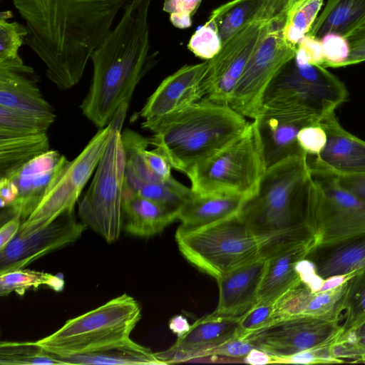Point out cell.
Masks as SVG:
<instances>
[{"label": "cell", "mask_w": 365, "mask_h": 365, "mask_svg": "<svg viewBox=\"0 0 365 365\" xmlns=\"http://www.w3.org/2000/svg\"><path fill=\"white\" fill-rule=\"evenodd\" d=\"M329 174L333 175L341 187L365 202V173Z\"/></svg>", "instance_id": "cell-49"}, {"label": "cell", "mask_w": 365, "mask_h": 365, "mask_svg": "<svg viewBox=\"0 0 365 365\" xmlns=\"http://www.w3.org/2000/svg\"><path fill=\"white\" fill-rule=\"evenodd\" d=\"M150 2L130 0L119 22L91 56L93 76L80 108L99 129L121 107H128L137 85L157 62V53L150 52Z\"/></svg>", "instance_id": "cell-2"}, {"label": "cell", "mask_w": 365, "mask_h": 365, "mask_svg": "<svg viewBox=\"0 0 365 365\" xmlns=\"http://www.w3.org/2000/svg\"><path fill=\"white\" fill-rule=\"evenodd\" d=\"M28 34L26 26L0 18V61L19 57V48L25 43Z\"/></svg>", "instance_id": "cell-39"}, {"label": "cell", "mask_w": 365, "mask_h": 365, "mask_svg": "<svg viewBox=\"0 0 365 365\" xmlns=\"http://www.w3.org/2000/svg\"><path fill=\"white\" fill-rule=\"evenodd\" d=\"M21 223L22 221L19 217L13 216L1 226L0 229V251L3 250L15 237Z\"/></svg>", "instance_id": "cell-50"}, {"label": "cell", "mask_w": 365, "mask_h": 365, "mask_svg": "<svg viewBox=\"0 0 365 365\" xmlns=\"http://www.w3.org/2000/svg\"><path fill=\"white\" fill-rule=\"evenodd\" d=\"M253 120L238 137L194 167L186 175L197 195H254L266 171Z\"/></svg>", "instance_id": "cell-5"}, {"label": "cell", "mask_w": 365, "mask_h": 365, "mask_svg": "<svg viewBox=\"0 0 365 365\" xmlns=\"http://www.w3.org/2000/svg\"><path fill=\"white\" fill-rule=\"evenodd\" d=\"M12 17V12L11 11H1L0 18L8 19Z\"/></svg>", "instance_id": "cell-54"}, {"label": "cell", "mask_w": 365, "mask_h": 365, "mask_svg": "<svg viewBox=\"0 0 365 365\" xmlns=\"http://www.w3.org/2000/svg\"><path fill=\"white\" fill-rule=\"evenodd\" d=\"M365 20V0H328L308 34L321 38L327 33L347 37Z\"/></svg>", "instance_id": "cell-30"}, {"label": "cell", "mask_w": 365, "mask_h": 365, "mask_svg": "<svg viewBox=\"0 0 365 365\" xmlns=\"http://www.w3.org/2000/svg\"><path fill=\"white\" fill-rule=\"evenodd\" d=\"M147 148H143L142 156L148 170L161 182L172 179L173 167L165 155L156 148L152 150Z\"/></svg>", "instance_id": "cell-47"}, {"label": "cell", "mask_w": 365, "mask_h": 365, "mask_svg": "<svg viewBox=\"0 0 365 365\" xmlns=\"http://www.w3.org/2000/svg\"><path fill=\"white\" fill-rule=\"evenodd\" d=\"M324 0H295L289 9L284 35L290 43L297 46L312 29Z\"/></svg>", "instance_id": "cell-36"}, {"label": "cell", "mask_w": 365, "mask_h": 365, "mask_svg": "<svg viewBox=\"0 0 365 365\" xmlns=\"http://www.w3.org/2000/svg\"><path fill=\"white\" fill-rule=\"evenodd\" d=\"M272 356L266 352L253 348L248 354L244 357V361L252 365L271 364Z\"/></svg>", "instance_id": "cell-53"}, {"label": "cell", "mask_w": 365, "mask_h": 365, "mask_svg": "<svg viewBox=\"0 0 365 365\" xmlns=\"http://www.w3.org/2000/svg\"><path fill=\"white\" fill-rule=\"evenodd\" d=\"M253 348V345L247 338L237 336L219 346L201 351L198 354V358L207 356L244 358Z\"/></svg>", "instance_id": "cell-46"}, {"label": "cell", "mask_w": 365, "mask_h": 365, "mask_svg": "<svg viewBox=\"0 0 365 365\" xmlns=\"http://www.w3.org/2000/svg\"><path fill=\"white\" fill-rule=\"evenodd\" d=\"M307 258L324 279L348 277L365 267V236L336 245L318 247Z\"/></svg>", "instance_id": "cell-28"}, {"label": "cell", "mask_w": 365, "mask_h": 365, "mask_svg": "<svg viewBox=\"0 0 365 365\" xmlns=\"http://www.w3.org/2000/svg\"><path fill=\"white\" fill-rule=\"evenodd\" d=\"M346 284L342 333L365 321V267L348 276Z\"/></svg>", "instance_id": "cell-37"}, {"label": "cell", "mask_w": 365, "mask_h": 365, "mask_svg": "<svg viewBox=\"0 0 365 365\" xmlns=\"http://www.w3.org/2000/svg\"><path fill=\"white\" fill-rule=\"evenodd\" d=\"M295 0H232L209 16L217 26L222 45L243 26L289 9Z\"/></svg>", "instance_id": "cell-27"}, {"label": "cell", "mask_w": 365, "mask_h": 365, "mask_svg": "<svg viewBox=\"0 0 365 365\" xmlns=\"http://www.w3.org/2000/svg\"><path fill=\"white\" fill-rule=\"evenodd\" d=\"M317 247L312 238L292 246L267 259L258 293V302H274L302 282L300 262Z\"/></svg>", "instance_id": "cell-24"}, {"label": "cell", "mask_w": 365, "mask_h": 365, "mask_svg": "<svg viewBox=\"0 0 365 365\" xmlns=\"http://www.w3.org/2000/svg\"><path fill=\"white\" fill-rule=\"evenodd\" d=\"M222 47L217 26L210 19L194 33L187 44L190 51L206 61L216 56Z\"/></svg>", "instance_id": "cell-38"}, {"label": "cell", "mask_w": 365, "mask_h": 365, "mask_svg": "<svg viewBox=\"0 0 365 365\" xmlns=\"http://www.w3.org/2000/svg\"><path fill=\"white\" fill-rule=\"evenodd\" d=\"M49 150L47 133L0 138V177Z\"/></svg>", "instance_id": "cell-31"}, {"label": "cell", "mask_w": 365, "mask_h": 365, "mask_svg": "<svg viewBox=\"0 0 365 365\" xmlns=\"http://www.w3.org/2000/svg\"><path fill=\"white\" fill-rule=\"evenodd\" d=\"M111 132L109 123L99 129L83 150L68 161L34 212L21 223L19 234L28 235L45 228L61 215L74 211L84 187L96 170Z\"/></svg>", "instance_id": "cell-12"}, {"label": "cell", "mask_w": 365, "mask_h": 365, "mask_svg": "<svg viewBox=\"0 0 365 365\" xmlns=\"http://www.w3.org/2000/svg\"><path fill=\"white\" fill-rule=\"evenodd\" d=\"M248 123L230 105L203 98L181 110L145 120L142 127L153 133L150 145L165 155L173 168L187 175L242 134Z\"/></svg>", "instance_id": "cell-4"}, {"label": "cell", "mask_w": 365, "mask_h": 365, "mask_svg": "<svg viewBox=\"0 0 365 365\" xmlns=\"http://www.w3.org/2000/svg\"><path fill=\"white\" fill-rule=\"evenodd\" d=\"M314 181L311 225L318 247L365 236V202L325 172L311 169Z\"/></svg>", "instance_id": "cell-10"}, {"label": "cell", "mask_w": 365, "mask_h": 365, "mask_svg": "<svg viewBox=\"0 0 365 365\" xmlns=\"http://www.w3.org/2000/svg\"><path fill=\"white\" fill-rule=\"evenodd\" d=\"M346 286L344 282L331 288L316 290L301 282L274 302L273 323L293 317L339 320L344 310Z\"/></svg>", "instance_id": "cell-22"}, {"label": "cell", "mask_w": 365, "mask_h": 365, "mask_svg": "<svg viewBox=\"0 0 365 365\" xmlns=\"http://www.w3.org/2000/svg\"><path fill=\"white\" fill-rule=\"evenodd\" d=\"M324 68L343 67L349 57L351 48L346 37L335 34L327 33L321 38Z\"/></svg>", "instance_id": "cell-40"}, {"label": "cell", "mask_w": 365, "mask_h": 365, "mask_svg": "<svg viewBox=\"0 0 365 365\" xmlns=\"http://www.w3.org/2000/svg\"><path fill=\"white\" fill-rule=\"evenodd\" d=\"M339 322L315 317L288 318L244 337L254 348L272 356L283 357L334 343L343 332Z\"/></svg>", "instance_id": "cell-14"}, {"label": "cell", "mask_w": 365, "mask_h": 365, "mask_svg": "<svg viewBox=\"0 0 365 365\" xmlns=\"http://www.w3.org/2000/svg\"><path fill=\"white\" fill-rule=\"evenodd\" d=\"M277 15L247 24L222 45L216 56L207 60V66L202 81L204 98L230 104L235 88L249 60Z\"/></svg>", "instance_id": "cell-13"}, {"label": "cell", "mask_w": 365, "mask_h": 365, "mask_svg": "<svg viewBox=\"0 0 365 365\" xmlns=\"http://www.w3.org/2000/svg\"><path fill=\"white\" fill-rule=\"evenodd\" d=\"M295 61L301 64H311L324 67V58L321 38L307 34L297 45Z\"/></svg>", "instance_id": "cell-45"}, {"label": "cell", "mask_w": 365, "mask_h": 365, "mask_svg": "<svg viewBox=\"0 0 365 365\" xmlns=\"http://www.w3.org/2000/svg\"><path fill=\"white\" fill-rule=\"evenodd\" d=\"M54 120L0 106V138L47 133Z\"/></svg>", "instance_id": "cell-34"}, {"label": "cell", "mask_w": 365, "mask_h": 365, "mask_svg": "<svg viewBox=\"0 0 365 365\" xmlns=\"http://www.w3.org/2000/svg\"><path fill=\"white\" fill-rule=\"evenodd\" d=\"M140 318V304L125 293L34 343L58 356L86 354L130 337Z\"/></svg>", "instance_id": "cell-6"}, {"label": "cell", "mask_w": 365, "mask_h": 365, "mask_svg": "<svg viewBox=\"0 0 365 365\" xmlns=\"http://www.w3.org/2000/svg\"><path fill=\"white\" fill-rule=\"evenodd\" d=\"M319 123L327 140L321 153L309 160L311 169L331 174L365 173V140L345 130L334 112Z\"/></svg>", "instance_id": "cell-20"}, {"label": "cell", "mask_w": 365, "mask_h": 365, "mask_svg": "<svg viewBox=\"0 0 365 365\" xmlns=\"http://www.w3.org/2000/svg\"><path fill=\"white\" fill-rule=\"evenodd\" d=\"M123 229L133 236L150 237L178 220V211L145 198L124 185Z\"/></svg>", "instance_id": "cell-26"}, {"label": "cell", "mask_w": 365, "mask_h": 365, "mask_svg": "<svg viewBox=\"0 0 365 365\" xmlns=\"http://www.w3.org/2000/svg\"><path fill=\"white\" fill-rule=\"evenodd\" d=\"M207 61L185 65L167 76L150 96L140 115L145 120L181 110L204 98L202 81Z\"/></svg>", "instance_id": "cell-18"}, {"label": "cell", "mask_w": 365, "mask_h": 365, "mask_svg": "<svg viewBox=\"0 0 365 365\" xmlns=\"http://www.w3.org/2000/svg\"><path fill=\"white\" fill-rule=\"evenodd\" d=\"M202 0H164L163 9L170 14V21L178 29H187L192 25V16Z\"/></svg>", "instance_id": "cell-43"}, {"label": "cell", "mask_w": 365, "mask_h": 365, "mask_svg": "<svg viewBox=\"0 0 365 365\" xmlns=\"http://www.w3.org/2000/svg\"><path fill=\"white\" fill-rule=\"evenodd\" d=\"M247 198L234 195H197L192 192L178 216L180 231H192L239 215Z\"/></svg>", "instance_id": "cell-25"}, {"label": "cell", "mask_w": 365, "mask_h": 365, "mask_svg": "<svg viewBox=\"0 0 365 365\" xmlns=\"http://www.w3.org/2000/svg\"><path fill=\"white\" fill-rule=\"evenodd\" d=\"M39 76L21 56L0 61V106L55 121L56 115L38 87Z\"/></svg>", "instance_id": "cell-19"}, {"label": "cell", "mask_w": 365, "mask_h": 365, "mask_svg": "<svg viewBox=\"0 0 365 365\" xmlns=\"http://www.w3.org/2000/svg\"><path fill=\"white\" fill-rule=\"evenodd\" d=\"M327 140V133L319 123L305 125L297 134L298 144L308 156L319 155L324 150Z\"/></svg>", "instance_id": "cell-44"}, {"label": "cell", "mask_w": 365, "mask_h": 365, "mask_svg": "<svg viewBox=\"0 0 365 365\" xmlns=\"http://www.w3.org/2000/svg\"><path fill=\"white\" fill-rule=\"evenodd\" d=\"M183 257L216 280L260 257V244L239 215L192 231L177 230Z\"/></svg>", "instance_id": "cell-7"}, {"label": "cell", "mask_w": 365, "mask_h": 365, "mask_svg": "<svg viewBox=\"0 0 365 365\" xmlns=\"http://www.w3.org/2000/svg\"><path fill=\"white\" fill-rule=\"evenodd\" d=\"M26 22L27 45L60 90L81 79L93 51L130 0H11Z\"/></svg>", "instance_id": "cell-1"}, {"label": "cell", "mask_w": 365, "mask_h": 365, "mask_svg": "<svg viewBox=\"0 0 365 365\" xmlns=\"http://www.w3.org/2000/svg\"><path fill=\"white\" fill-rule=\"evenodd\" d=\"M240 319L215 313L203 317L195 321L187 333L178 337L170 349L155 354L164 364L197 359L201 351L237 337Z\"/></svg>", "instance_id": "cell-21"}, {"label": "cell", "mask_w": 365, "mask_h": 365, "mask_svg": "<svg viewBox=\"0 0 365 365\" xmlns=\"http://www.w3.org/2000/svg\"><path fill=\"white\" fill-rule=\"evenodd\" d=\"M259 137L266 169L304 153L297 134L305 125L320 120L303 110L277 104L264 103L254 119Z\"/></svg>", "instance_id": "cell-15"}, {"label": "cell", "mask_w": 365, "mask_h": 365, "mask_svg": "<svg viewBox=\"0 0 365 365\" xmlns=\"http://www.w3.org/2000/svg\"><path fill=\"white\" fill-rule=\"evenodd\" d=\"M348 97L344 83L327 68L301 65L294 58L286 63L267 88L264 103L305 110L319 119L333 113Z\"/></svg>", "instance_id": "cell-9"}, {"label": "cell", "mask_w": 365, "mask_h": 365, "mask_svg": "<svg viewBox=\"0 0 365 365\" xmlns=\"http://www.w3.org/2000/svg\"><path fill=\"white\" fill-rule=\"evenodd\" d=\"M58 357L66 364H164L150 349L135 342L130 337L91 352Z\"/></svg>", "instance_id": "cell-29"}, {"label": "cell", "mask_w": 365, "mask_h": 365, "mask_svg": "<svg viewBox=\"0 0 365 365\" xmlns=\"http://www.w3.org/2000/svg\"><path fill=\"white\" fill-rule=\"evenodd\" d=\"M168 326L170 329L177 334L178 337L183 336L191 327L186 318L182 315H176L172 317L169 321Z\"/></svg>", "instance_id": "cell-52"}, {"label": "cell", "mask_w": 365, "mask_h": 365, "mask_svg": "<svg viewBox=\"0 0 365 365\" xmlns=\"http://www.w3.org/2000/svg\"><path fill=\"white\" fill-rule=\"evenodd\" d=\"M111 132L92 181L78 204V215L107 242L117 241L123 228V195L125 155L120 128Z\"/></svg>", "instance_id": "cell-8"}, {"label": "cell", "mask_w": 365, "mask_h": 365, "mask_svg": "<svg viewBox=\"0 0 365 365\" xmlns=\"http://www.w3.org/2000/svg\"><path fill=\"white\" fill-rule=\"evenodd\" d=\"M288 10L273 18L232 93L229 105L244 117L253 120L257 117L269 84L295 56L297 46L288 42L284 35Z\"/></svg>", "instance_id": "cell-11"}, {"label": "cell", "mask_w": 365, "mask_h": 365, "mask_svg": "<svg viewBox=\"0 0 365 365\" xmlns=\"http://www.w3.org/2000/svg\"><path fill=\"white\" fill-rule=\"evenodd\" d=\"M58 150H48L6 176L0 177L12 190L14 200L8 210L24 222L34 212L48 187L68 163Z\"/></svg>", "instance_id": "cell-17"}, {"label": "cell", "mask_w": 365, "mask_h": 365, "mask_svg": "<svg viewBox=\"0 0 365 365\" xmlns=\"http://www.w3.org/2000/svg\"><path fill=\"white\" fill-rule=\"evenodd\" d=\"M267 259L259 257L217 279L219 300L213 313L240 317L257 303Z\"/></svg>", "instance_id": "cell-23"}, {"label": "cell", "mask_w": 365, "mask_h": 365, "mask_svg": "<svg viewBox=\"0 0 365 365\" xmlns=\"http://www.w3.org/2000/svg\"><path fill=\"white\" fill-rule=\"evenodd\" d=\"M0 364L40 365L66 364L58 356L51 353L34 341H1Z\"/></svg>", "instance_id": "cell-35"}, {"label": "cell", "mask_w": 365, "mask_h": 365, "mask_svg": "<svg viewBox=\"0 0 365 365\" xmlns=\"http://www.w3.org/2000/svg\"><path fill=\"white\" fill-rule=\"evenodd\" d=\"M314 187L305 153L266 170L257 192L239 213L259 242L260 257L268 259L315 237L311 226Z\"/></svg>", "instance_id": "cell-3"}, {"label": "cell", "mask_w": 365, "mask_h": 365, "mask_svg": "<svg viewBox=\"0 0 365 365\" xmlns=\"http://www.w3.org/2000/svg\"><path fill=\"white\" fill-rule=\"evenodd\" d=\"M346 38L351 52L343 67L365 61V20Z\"/></svg>", "instance_id": "cell-48"}, {"label": "cell", "mask_w": 365, "mask_h": 365, "mask_svg": "<svg viewBox=\"0 0 365 365\" xmlns=\"http://www.w3.org/2000/svg\"><path fill=\"white\" fill-rule=\"evenodd\" d=\"M332 344L307 349L287 356L274 357L271 356V364H312L341 363L332 354Z\"/></svg>", "instance_id": "cell-42"}, {"label": "cell", "mask_w": 365, "mask_h": 365, "mask_svg": "<svg viewBox=\"0 0 365 365\" xmlns=\"http://www.w3.org/2000/svg\"><path fill=\"white\" fill-rule=\"evenodd\" d=\"M124 185L135 193L178 211L192 193L174 178L163 182H144L125 173Z\"/></svg>", "instance_id": "cell-32"}, {"label": "cell", "mask_w": 365, "mask_h": 365, "mask_svg": "<svg viewBox=\"0 0 365 365\" xmlns=\"http://www.w3.org/2000/svg\"><path fill=\"white\" fill-rule=\"evenodd\" d=\"M87 226L78 222L75 210L67 212L48 226L28 235L19 233L0 251V274L24 269L54 250L75 242Z\"/></svg>", "instance_id": "cell-16"}, {"label": "cell", "mask_w": 365, "mask_h": 365, "mask_svg": "<svg viewBox=\"0 0 365 365\" xmlns=\"http://www.w3.org/2000/svg\"><path fill=\"white\" fill-rule=\"evenodd\" d=\"M346 332L351 334L358 350L361 355L362 362H365V321L358 327Z\"/></svg>", "instance_id": "cell-51"}, {"label": "cell", "mask_w": 365, "mask_h": 365, "mask_svg": "<svg viewBox=\"0 0 365 365\" xmlns=\"http://www.w3.org/2000/svg\"><path fill=\"white\" fill-rule=\"evenodd\" d=\"M41 286L61 292L64 287V280L50 273L24 268L1 273L0 276L1 297H6L14 292L23 295L27 289Z\"/></svg>", "instance_id": "cell-33"}, {"label": "cell", "mask_w": 365, "mask_h": 365, "mask_svg": "<svg viewBox=\"0 0 365 365\" xmlns=\"http://www.w3.org/2000/svg\"><path fill=\"white\" fill-rule=\"evenodd\" d=\"M274 302H258L240 319L238 336H247L273 323Z\"/></svg>", "instance_id": "cell-41"}]
</instances>
